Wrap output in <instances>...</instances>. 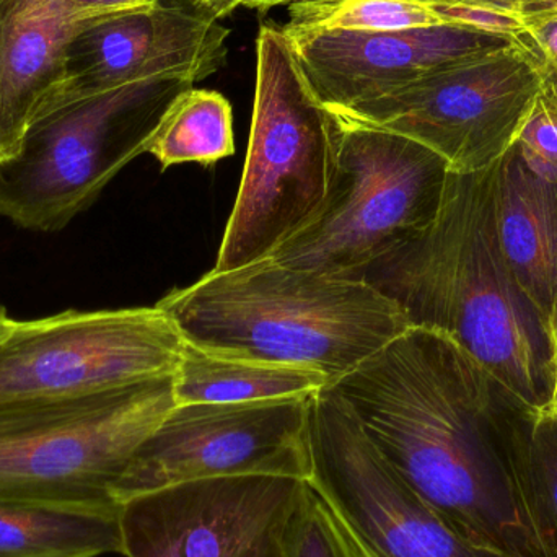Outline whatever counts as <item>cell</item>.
<instances>
[{
    "label": "cell",
    "instance_id": "6da1fadb",
    "mask_svg": "<svg viewBox=\"0 0 557 557\" xmlns=\"http://www.w3.org/2000/svg\"><path fill=\"white\" fill-rule=\"evenodd\" d=\"M330 386L468 545L484 557H548L517 478L520 441L539 411L451 337L409 327Z\"/></svg>",
    "mask_w": 557,
    "mask_h": 557
},
{
    "label": "cell",
    "instance_id": "7a4b0ae2",
    "mask_svg": "<svg viewBox=\"0 0 557 557\" xmlns=\"http://www.w3.org/2000/svg\"><path fill=\"white\" fill-rule=\"evenodd\" d=\"M496 169L448 173L435 221L357 278L395 301L409 326L451 337L530 408L553 411L556 350L500 247Z\"/></svg>",
    "mask_w": 557,
    "mask_h": 557
},
{
    "label": "cell",
    "instance_id": "3957f363",
    "mask_svg": "<svg viewBox=\"0 0 557 557\" xmlns=\"http://www.w3.org/2000/svg\"><path fill=\"white\" fill-rule=\"evenodd\" d=\"M186 343L317 370L331 385L409 330L401 308L363 278L273 260L208 273L157 301Z\"/></svg>",
    "mask_w": 557,
    "mask_h": 557
},
{
    "label": "cell",
    "instance_id": "277c9868",
    "mask_svg": "<svg viewBox=\"0 0 557 557\" xmlns=\"http://www.w3.org/2000/svg\"><path fill=\"white\" fill-rule=\"evenodd\" d=\"M336 149V120L308 84L290 39L261 26L247 160L212 273L260 263L307 227L326 201Z\"/></svg>",
    "mask_w": 557,
    "mask_h": 557
},
{
    "label": "cell",
    "instance_id": "5b68a950",
    "mask_svg": "<svg viewBox=\"0 0 557 557\" xmlns=\"http://www.w3.org/2000/svg\"><path fill=\"white\" fill-rule=\"evenodd\" d=\"M193 87L189 78H149L49 104L15 156L0 160V218L26 231L67 227L147 153L170 108Z\"/></svg>",
    "mask_w": 557,
    "mask_h": 557
},
{
    "label": "cell",
    "instance_id": "8992f818",
    "mask_svg": "<svg viewBox=\"0 0 557 557\" xmlns=\"http://www.w3.org/2000/svg\"><path fill=\"white\" fill-rule=\"evenodd\" d=\"M175 406L173 373L75 398L0 405V497L117 509V484Z\"/></svg>",
    "mask_w": 557,
    "mask_h": 557
},
{
    "label": "cell",
    "instance_id": "52a82bcc",
    "mask_svg": "<svg viewBox=\"0 0 557 557\" xmlns=\"http://www.w3.org/2000/svg\"><path fill=\"white\" fill-rule=\"evenodd\" d=\"M333 116L336 165L326 201L270 260L327 276L359 277L435 221L450 169L418 140Z\"/></svg>",
    "mask_w": 557,
    "mask_h": 557
},
{
    "label": "cell",
    "instance_id": "ba28073f",
    "mask_svg": "<svg viewBox=\"0 0 557 557\" xmlns=\"http://www.w3.org/2000/svg\"><path fill=\"white\" fill-rule=\"evenodd\" d=\"M543 74L542 59L512 39L333 114L418 140L450 172L478 173L496 165L516 143Z\"/></svg>",
    "mask_w": 557,
    "mask_h": 557
},
{
    "label": "cell",
    "instance_id": "9c48e42d",
    "mask_svg": "<svg viewBox=\"0 0 557 557\" xmlns=\"http://www.w3.org/2000/svg\"><path fill=\"white\" fill-rule=\"evenodd\" d=\"M183 343L157 305L13 320L0 337V405L75 398L169 375Z\"/></svg>",
    "mask_w": 557,
    "mask_h": 557
},
{
    "label": "cell",
    "instance_id": "30bf717a",
    "mask_svg": "<svg viewBox=\"0 0 557 557\" xmlns=\"http://www.w3.org/2000/svg\"><path fill=\"white\" fill-rule=\"evenodd\" d=\"M310 396L178 405L140 445L116 503L212 478L311 473Z\"/></svg>",
    "mask_w": 557,
    "mask_h": 557
},
{
    "label": "cell",
    "instance_id": "8fae6325",
    "mask_svg": "<svg viewBox=\"0 0 557 557\" xmlns=\"http://www.w3.org/2000/svg\"><path fill=\"white\" fill-rule=\"evenodd\" d=\"M311 473L362 557H484L386 463L331 386L311 399Z\"/></svg>",
    "mask_w": 557,
    "mask_h": 557
},
{
    "label": "cell",
    "instance_id": "7c38bea8",
    "mask_svg": "<svg viewBox=\"0 0 557 557\" xmlns=\"http://www.w3.org/2000/svg\"><path fill=\"white\" fill-rule=\"evenodd\" d=\"M308 483L297 478H212L120 506L126 557H288Z\"/></svg>",
    "mask_w": 557,
    "mask_h": 557
},
{
    "label": "cell",
    "instance_id": "4fadbf2b",
    "mask_svg": "<svg viewBox=\"0 0 557 557\" xmlns=\"http://www.w3.org/2000/svg\"><path fill=\"white\" fill-rule=\"evenodd\" d=\"M228 36L231 29L193 3L153 0L98 13L85 20L69 45L58 100L149 78L205 81L224 65Z\"/></svg>",
    "mask_w": 557,
    "mask_h": 557
},
{
    "label": "cell",
    "instance_id": "5bb4252c",
    "mask_svg": "<svg viewBox=\"0 0 557 557\" xmlns=\"http://www.w3.org/2000/svg\"><path fill=\"white\" fill-rule=\"evenodd\" d=\"M284 33L308 84L331 113L349 110L425 74L512 41L455 25L403 32Z\"/></svg>",
    "mask_w": 557,
    "mask_h": 557
},
{
    "label": "cell",
    "instance_id": "9a60e30c",
    "mask_svg": "<svg viewBox=\"0 0 557 557\" xmlns=\"http://www.w3.org/2000/svg\"><path fill=\"white\" fill-rule=\"evenodd\" d=\"M67 0H0V160L58 100L72 38L85 20Z\"/></svg>",
    "mask_w": 557,
    "mask_h": 557
},
{
    "label": "cell",
    "instance_id": "2e32d148",
    "mask_svg": "<svg viewBox=\"0 0 557 557\" xmlns=\"http://www.w3.org/2000/svg\"><path fill=\"white\" fill-rule=\"evenodd\" d=\"M496 212L504 257L557 357V182L532 172L516 146L497 162Z\"/></svg>",
    "mask_w": 557,
    "mask_h": 557
},
{
    "label": "cell",
    "instance_id": "e0dca14e",
    "mask_svg": "<svg viewBox=\"0 0 557 557\" xmlns=\"http://www.w3.org/2000/svg\"><path fill=\"white\" fill-rule=\"evenodd\" d=\"M120 507L59 506L0 497V557H98L120 553Z\"/></svg>",
    "mask_w": 557,
    "mask_h": 557
},
{
    "label": "cell",
    "instance_id": "ac0fdd59",
    "mask_svg": "<svg viewBox=\"0 0 557 557\" xmlns=\"http://www.w3.org/2000/svg\"><path fill=\"white\" fill-rule=\"evenodd\" d=\"M330 385L317 370L225 356L186 341L173 372L176 406L310 396Z\"/></svg>",
    "mask_w": 557,
    "mask_h": 557
},
{
    "label": "cell",
    "instance_id": "d6986e66",
    "mask_svg": "<svg viewBox=\"0 0 557 557\" xmlns=\"http://www.w3.org/2000/svg\"><path fill=\"white\" fill-rule=\"evenodd\" d=\"M147 153L162 170L183 163L211 166L235 153L234 111L214 90L189 88L170 108Z\"/></svg>",
    "mask_w": 557,
    "mask_h": 557
},
{
    "label": "cell",
    "instance_id": "ffe728a7",
    "mask_svg": "<svg viewBox=\"0 0 557 557\" xmlns=\"http://www.w3.org/2000/svg\"><path fill=\"white\" fill-rule=\"evenodd\" d=\"M520 494L548 557H557V414L532 416L517 454Z\"/></svg>",
    "mask_w": 557,
    "mask_h": 557
},
{
    "label": "cell",
    "instance_id": "44dd1931",
    "mask_svg": "<svg viewBox=\"0 0 557 557\" xmlns=\"http://www.w3.org/2000/svg\"><path fill=\"white\" fill-rule=\"evenodd\" d=\"M447 25L418 0H317L288 10L285 32H403Z\"/></svg>",
    "mask_w": 557,
    "mask_h": 557
},
{
    "label": "cell",
    "instance_id": "7402d4cb",
    "mask_svg": "<svg viewBox=\"0 0 557 557\" xmlns=\"http://www.w3.org/2000/svg\"><path fill=\"white\" fill-rule=\"evenodd\" d=\"M288 557H362L310 484L292 530Z\"/></svg>",
    "mask_w": 557,
    "mask_h": 557
},
{
    "label": "cell",
    "instance_id": "603a6c76",
    "mask_svg": "<svg viewBox=\"0 0 557 557\" xmlns=\"http://www.w3.org/2000/svg\"><path fill=\"white\" fill-rule=\"evenodd\" d=\"M513 146L532 172L557 182V84L548 75Z\"/></svg>",
    "mask_w": 557,
    "mask_h": 557
},
{
    "label": "cell",
    "instance_id": "cb8c5ba5",
    "mask_svg": "<svg viewBox=\"0 0 557 557\" xmlns=\"http://www.w3.org/2000/svg\"><path fill=\"white\" fill-rule=\"evenodd\" d=\"M425 5L468 7V9L493 10L522 20L527 29L545 20L557 16L552 0H418Z\"/></svg>",
    "mask_w": 557,
    "mask_h": 557
},
{
    "label": "cell",
    "instance_id": "d4e9b609",
    "mask_svg": "<svg viewBox=\"0 0 557 557\" xmlns=\"http://www.w3.org/2000/svg\"><path fill=\"white\" fill-rule=\"evenodd\" d=\"M516 39L542 59L543 72L557 84V16L527 29Z\"/></svg>",
    "mask_w": 557,
    "mask_h": 557
},
{
    "label": "cell",
    "instance_id": "484cf974",
    "mask_svg": "<svg viewBox=\"0 0 557 557\" xmlns=\"http://www.w3.org/2000/svg\"><path fill=\"white\" fill-rule=\"evenodd\" d=\"M317 2V0H214L206 7V12L211 13L215 18L221 20L222 16L228 15L235 9H251L268 12L278 5H297V3Z\"/></svg>",
    "mask_w": 557,
    "mask_h": 557
},
{
    "label": "cell",
    "instance_id": "4316f807",
    "mask_svg": "<svg viewBox=\"0 0 557 557\" xmlns=\"http://www.w3.org/2000/svg\"><path fill=\"white\" fill-rule=\"evenodd\" d=\"M75 9L87 13H103L123 7L137 5V3L153 2V0H67Z\"/></svg>",
    "mask_w": 557,
    "mask_h": 557
},
{
    "label": "cell",
    "instance_id": "83f0119b",
    "mask_svg": "<svg viewBox=\"0 0 557 557\" xmlns=\"http://www.w3.org/2000/svg\"><path fill=\"white\" fill-rule=\"evenodd\" d=\"M12 321V318H9V314H7L5 308L0 307V337L7 333Z\"/></svg>",
    "mask_w": 557,
    "mask_h": 557
},
{
    "label": "cell",
    "instance_id": "f1b7e54d",
    "mask_svg": "<svg viewBox=\"0 0 557 557\" xmlns=\"http://www.w3.org/2000/svg\"><path fill=\"white\" fill-rule=\"evenodd\" d=\"M193 5L199 7V9H206L209 3L214 2V0H189Z\"/></svg>",
    "mask_w": 557,
    "mask_h": 557
},
{
    "label": "cell",
    "instance_id": "f546056e",
    "mask_svg": "<svg viewBox=\"0 0 557 557\" xmlns=\"http://www.w3.org/2000/svg\"><path fill=\"white\" fill-rule=\"evenodd\" d=\"M553 411L557 414V379H556V389H555V403H553Z\"/></svg>",
    "mask_w": 557,
    "mask_h": 557
},
{
    "label": "cell",
    "instance_id": "4dcf8cb0",
    "mask_svg": "<svg viewBox=\"0 0 557 557\" xmlns=\"http://www.w3.org/2000/svg\"><path fill=\"white\" fill-rule=\"evenodd\" d=\"M553 7H555V10L557 12V0H552Z\"/></svg>",
    "mask_w": 557,
    "mask_h": 557
}]
</instances>
